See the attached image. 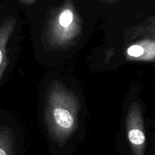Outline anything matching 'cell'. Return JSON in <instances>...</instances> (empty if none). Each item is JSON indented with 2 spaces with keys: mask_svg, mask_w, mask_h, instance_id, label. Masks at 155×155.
<instances>
[{
  "mask_svg": "<svg viewBox=\"0 0 155 155\" xmlns=\"http://www.w3.org/2000/svg\"><path fill=\"white\" fill-rule=\"evenodd\" d=\"M45 117L50 136L58 143L66 142L78 125V99L58 81L52 82L47 92Z\"/></svg>",
  "mask_w": 155,
  "mask_h": 155,
  "instance_id": "1",
  "label": "cell"
},
{
  "mask_svg": "<svg viewBox=\"0 0 155 155\" xmlns=\"http://www.w3.org/2000/svg\"><path fill=\"white\" fill-rule=\"evenodd\" d=\"M80 25L71 8H64L53 20L48 28V40L54 47H64L71 43L79 35Z\"/></svg>",
  "mask_w": 155,
  "mask_h": 155,
  "instance_id": "2",
  "label": "cell"
},
{
  "mask_svg": "<svg viewBox=\"0 0 155 155\" xmlns=\"http://www.w3.org/2000/svg\"><path fill=\"white\" fill-rule=\"evenodd\" d=\"M127 137L133 155H145L146 137L142 110L138 104H132L126 119Z\"/></svg>",
  "mask_w": 155,
  "mask_h": 155,
  "instance_id": "3",
  "label": "cell"
},
{
  "mask_svg": "<svg viewBox=\"0 0 155 155\" xmlns=\"http://www.w3.org/2000/svg\"><path fill=\"white\" fill-rule=\"evenodd\" d=\"M126 57L135 61H155V39H145L133 44L127 48Z\"/></svg>",
  "mask_w": 155,
  "mask_h": 155,
  "instance_id": "4",
  "label": "cell"
},
{
  "mask_svg": "<svg viewBox=\"0 0 155 155\" xmlns=\"http://www.w3.org/2000/svg\"><path fill=\"white\" fill-rule=\"evenodd\" d=\"M15 21L13 18L0 24V80L7 66V44L13 33Z\"/></svg>",
  "mask_w": 155,
  "mask_h": 155,
  "instance_id": "5",
  "label": "cell"
},
{
  "mask_svg": "<svg viewBox=\"0 0 155 155\" xmlns=\"http://www.w3.org/2000/svg\"><path fill=\"white\" fill-rule=\"evenodd\" d=\"M13 136L8 129L0 130V155L13 154Z\"/></svg>",
  "mask_w": 155,
  "mask_h": 155,
  "instance_id": "6",
  "label": "cell"
},
{
  "mask_svg": "<svg viewBox=\"0 0 155 155\" xmlns=\"http://www.w3.org/2000/svg\"><path fill=\"white\" fill-rule=\"evenodd\" d=\"M151 30V32L153 33V34L155 35V21H154V22L152 24V26H151V30Z\"/></svg>",
  "mask_w": 155,
  "mask_h": 155,
  "instance_id": "7",
  "label": "cell"
}]
</instances>
